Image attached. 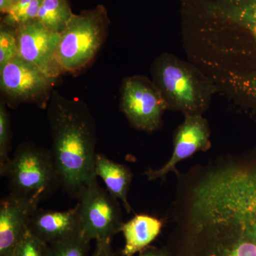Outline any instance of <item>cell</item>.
Returning a JSON list of instances; mask_svg holds the SVG:
<instances>
[{
  "label": "cell",
  "mask_w": 256,
  "mask_h": 256,
  "mask_svg": "<svg viewBox=\"0 0 256 256\" xmlns=\"http://www.w3.org/2000/svg\"><path fill=\"white\" fill-rule=\"evenodd\" d=\"M0 175L8 180L9 194L34 208L60 186L52 152L33 143L20 144Z\"/></svg>",
  "instance_id": "obj_5"
},
{
  "label": "cell",
  "mask_w": 256,
  "mask_h": 256,
  "mask_svg": "<svg viewBox=\"0 0 256 256\" xmlns=\"http://www.w3.org/2000/svg\"><path fill=\"white\" fill-rule=\"evenodd\" d=\"M188 60L256 122V0H178Z\"/></svg>",
  "instance_id": "obj_2"
},
{
  "label": "cell",
  "mask_w": 256,
  "mask_h": 256,
  "mask_svg": "<svg viewBox=\"0 0 256 256\" xmlns=\"http://www.w3.org/2000/svg\"><path fill=\"white\" fill-rule=\"evenodd\" d=\"M48 245L30 230L26 232L15 247L12 256H48Z\"/></svg>",
  "instance_id": "obj_21"
},
{
  "label": "cell",
  "mask_w": 256,
  "mask_h": 256,
  "mask_svg": "<svg viewBox=\"0 0 256 256\" xmlns=\"http://www.w3.org/2000/svg\"><path fill=\"white\" fill-rule=\"evenodd\" d=\"M138 256H168L164 250H160V249L154 248H148L146 250L140 252Z\"/></svg>",
  "instance_id": "obj_24"
},
{
  "label": "cell",
  "mask_w": 256,
  "mask_h": 256,
  "mask_svg": "<svg viewBox=\"0 0 256 256\" xmlns=\"http://www.w3.org/2000/svg\"><path fill=\"white\" fill-rule=\"evenodd\" d=\"M110 24L102 4L73 15L60 34L57 60L62 74H77L92 63L106 41Z\"/></svg>",
  "instance_id": "obj_6"
},
{
  "label": "cell",
  "mask_w": 256,
  "mask_h": 256,
  "mask_svg": "<svg viewBox=\"0 0 256 256\" xmlns=\"http://www.w3.org/2000/svg\"><path fill=\"white\" fill-rule=\"evenodd\" d=\"M52 152L60 186L74 198L97 180L96 124L82 100L68 98L56 90L46 108Z\"/></svg>",
  "instance_id": "obj_3"
},
{
  "label": "cell",
  "mask_w": 256,
  "mask_h": 256,
  "mask_svg": "<svg viewBox=\"0 0 256 256\" xmlns=\"http://www.w3.org/2000/svg\"><path fill=\"white\" fill-rule=\"evenodd\" d=\"M80 233L89 242L111 240L120 232L122 212L118 200L101 188L97 180L87 186L79 196Z\"/></svg>",
  "instance_id": "obj_8"
},
{
  "label": "cell",
  "mask_w": 256,
  "mask_h": 256,
  "mask_svg": "<svg viewBox=\"0 0 256 256\" xmlns=\"http://www.w3.org/2000/svg\"><path fill=\"white\" fill-rule=\"evenodd\" d=\"M28 229L48 245L76 235L80 229L78 204L66 210L37 208L30 215Z\"/></svg>",
  "instance_id": "obj_12"
},
{
  "label": "cell",
  "mask_w": 256,
  "mask_h": 256,
  "mask_svg": "<svg viewBox=\"0 0 256 256\" xmlns=\"http://www.w3.org/2000/svg\"><path fill=\"white\" fill-rule=\"evenodd\" d=\"M120 110L133 128L152 132L161 127L168 107L152 80L136 75L127 77L122 82Z\"/></svg>",
  "instance_id": "obj_9"
},
{
  "label": "cell",
  "mask_w": 256,
  "mask_h": 256,
  "mask_svg": "<svg viewBox=\"0 0 256 256\" xmlns=\"http://www.w3.org/2000/svg\"><path fill=\"white\" fill-rule=\"evenodd\" d=\"M96 174L102 178L108 191L122 202L128 213L132 212L128 200L132 174L124 164L112 161L102 154H97L96 159Z\"/></svg>",
  "instance_id": "obj_15"
},
{
  "label": "cell",
  "mask_w": 256,
  "mask_h": 256,
  "mask_svg": "<svg viewBox=\"0 0 256 256\" xmlns=\"http://www.w3.org/2000/svg\"><path fill=\"white\" fill-rule=\"evenodd\" d=\"M92 256H114L110 240L96 242V249Z\"/></svg>",
  "instance_id": "obj_22"
},
{
  "label": "cell",
  "mask_w": 256,
  "mask_h": 256,
  "mask_svg": "<svg viewBox=\"0 0 256 256\" xmlns=\"http://www.w3.org/2000/svg\"><path fill=\"white\" fill-rule=\"evenodd\" d=\"M58 79L16 57L0 68L2 100L12 108L30 104L46 109Z\"/></svg>",
  "instance_id": "obj_7"
},
{
  "label": "cell",
  "mask_w": 256,
  "mask_h": 256,
  "mask_svg": "<svg viewBox=\"0 0 256 256\" xmlns=\"http://www.w3.org/2000/svg\"><path fill=\"white\" fill-rule=\"evenodd\" d=\"M163 222L148 214L136 215L122 224L120 232L124 234V256H134L143 252L160 235Z\"/></svg>",
  "instance_id": "obj_14"
},
{
  "label": "cell",
  "mask_w": 256,
  "mask_h": 256,
  "mask_svg": "<svg viewBox=\"0 0 256 256\" xmlns=\"http://www.w3.org/2000/svg\"><path fill=\"white\" fill-rule=\"evenodd\" d=\"M74 14L69 0H44L36 20L50 31L60 34Z\"/></svg>",
  "instance_id": "obj_16"
},
{
  "label": "cell",
  "mask_w": 256,
  "mask_h": 256,
  "mask_svg": "<svg viewBox=\"0 0 256 256\" xmlns=\"http://www.w3.org/2000/svg\"><path fill=\"white\" fill-rule=\"evenodd\" d=\"M152 80L168 110L185 116L203 114L217 92L212 80L196 65L170 53L158 56L151 66Z\"/></svg>",
  "instance_id": "obj_4"
},
{
  "label": "cell",
  "mask_w": 256,
  "mask_h": 256,
  "mask_svg": "<svg viewBox=\"0 0 256 256\" xmlns=\"http://www.w3.org/2000/svg\"><path fill=\"white\" fill-rule=\"evenodd\" d=\"M16 28L1 22L0 24V68L18 57Z\"/></svg>",
  "instance_id": "obj_19"
},
{
  "label": "cell",
  "mask_w": 256,
  "mask_h": 256,
  "mask_svg": "<svg viewBox=\"0 0 256 256\" xmlns=\"http://www.w3.org/2000/svg\"><path fill=\"white\" fill-rule=\"evenodd\" d=\"M90 242L79 233L50 244L48 256H88Z\"/></svg>",
  "instance_id": "obj_18"
},
{
  "label": "cell",
  "mask_w": 256,
  "mask_h": 256,
  "mask_svg": "<svg viewBox=\"0 0 256 256\" xmlns=\"http://www.w3.org/2000/svg\"><path fill=\"white\" fill-rule=\"evenodd\" d=\"M44 0H20L1 22L16 28L22 24L36 20Z\"/></svg>",
  "instance_id": "obj_17"
},
{
  "label": "cell",
  "mask_w": 256,
  "mask_h": 256,
  "mask_svg": "<svg viewBox=\"0 0 256 256\" xmlns=\"http://www.w3.org/2000/svg\"><path fill=\"white\" fill-rule=\"evenodd\" d=\"M37 208L8 195L0 202V256H12L28 230L30 215Z\"/></svg>",
  "instance_id": "obj_13"
},
{
  "label": "cell",
  "mask_w": 256,
  "mask_h": 256,
  "mask_svg": "<svg viewBox=\"0 0 256 256\" xmlns=\"http://www.w3.org/2000/svg\"><path fill=\"white\" fill-rule=\"evenodd\" d=\"M182 124L175 130L173 138V152L169 161L158 170L146 172L149 181L163 180L171 172L178 174L176 165L194 154L197 152H206L212 146L210 124L202 114L184 116Z\"/></svg>",
  "instance_id": "obj_11"
},
{
  "label": "cell",
  "mask_w": 256,
  "mask_h": 256,
  "mask_svg": "<svg viewBox=\"0 0 256 256\" xmlns=\"http://www.w3.org/2000/svg\"><path fill=\"white\" fill-rule=\"evenodd\" d=\"M20 0H0V12L3 15L9 13Z\"/></svg>",
  "instance_id": "obj_23"
},
{
  "label": "cell",
  "mask_w": 256,
  "mask_h": 256,
  "mask_svg": "<svg viewBox=\"0 0 256 256\" xmlns=\"http://www.w3.org/2000/svg\"><path fill=\"white\" fill-rule=\"evenodd\" d=\"M18 58L58 78L62 75L57 60L60 34L50 31L36 20L16 28Z\"/></svg>",
  "instance_id": "obj_10"
},
{
  "label": "cell",
  "mask_w": 256,
  "mask_h": 256,
  "mask_svg": "<svg viewBox=\"0 0 256 256\" xmlns=\"http://www.w3.org/2000/svg\"><path fill=\"white\" fill-rule=\"evenodd\" d=\"M176 195L184 256H256V146L181 176Z\"/></svg>",
  "instance_id": "obj_1"
},
{
  "label": "cell",
  "mask_w": 256,
  "mask_h": 256,
  "mask_svg": "<svg viewBox=\"0 0 256 256\" xmlns=\"http://www.w3.org/2000/svg\"><path fill=\"white\" fill-rule=\"evenodd\" d=\"M6 106L4 101H0V168L4 166L10 160L9 152L11 150V119Z\"/></svg>",
  "instance_id": "obj_20"
}]
</instances>
